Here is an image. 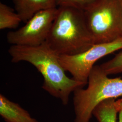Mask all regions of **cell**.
I'll return each instance as SVG.
<instances>
[{
  "label": "cell",
  "mask_w": 122,
  "mask_h": 122,
  "mask_svg": "<svg viewBox=\"0 0 122 122\" xmlns=\"http://www.w3.org/2000/svg\"><path fill=\"white\" fill-rule=\"evenodd\" d=\"M8 52L12 62L24 61L35 67L44 78L43 89L64 105L68 104L71 93L86 86L66 76L59 56L46 42L37 46L12 45Z\"/></svg>",
  "instance_id": "cell-1"
},
{
  "label": "cell",
  "mask_w": 122,
  "mask_h": 122,
  "mask_svg": "<svg viewBox=\"0 0 122 122\" xmlns=\"http://www.w3.org/2000/svg\"><path fill=\"white\" fill-rule=\"evenodd\" d=\"M46 43L59 56L78 54L95 44L87 27L84 11L57 7Z\"/></svg>",
  "instance_id": "cell-2"
},
{
  "label": "cell",
  "mask_w": 122,
  "mask_h": 122,
  "mask_svg": "<svg viewBox=\"0 0 122 122\" xmlns=\"http://www.w3.org/2000/svg\"><path fill=\"white\" fill-rule=\"evenodd\" d=\"M108 76L100 65L94 66L88 77V86L73 92L74 122H90L94 109L101 102L122 96V79Z\"/></svg>",
  "instance_id": "cell-3"
},
{
  "label": "cell",
  "mask_w": 122,
  "mask_h": 122,
  "mask_svg": "<svg viewBox=\"0 0 122 122\" xmlns=\"http://www.w3.org/2000/svg\"><path fill=\"white\" fill-rule=\"evenodd\" d=\"M87 27L95 44L122 38V4L120 0H97L84 11Z\"/></svg>",
  "instance_id": "cell-4"
},
{
  "label": "cell",
  "mask_w": 122,
  "mask_h": 122,
  "mask_svg": "<svg viewBox=\"0 0 122 122\" xmlns=\"http://www.w3.org/2000/svg\"><path fill=\"white\" fill-rule=\"evenodd\" d=\"M122 49V38L112 42L96 44L84 52L72 56H59V60L66 71L75 81L86 85L95 63L103 57Z\"/></svg>",
  "instance_id": "cell-5"
},
{
  "label": "cell",
  "mask_w": 122,
  "mask_h": 122,
  "mask_svg": "<svg viewBox=\"0 0 122 122\" xmlns=\"http://www.w3.org/2000/svg\"><path fill=\"white\" fill-rule=\"evenodd\" d=\"M57 12V7L36 14L24 26L9 32L6 35L8 43L12 45L26 46H37L45 43Z\"/></svg>",
  "instance_id": "cell-6"
},
{
  "label": "cell",
  "mask_w": 122,
  "mask_h": 122,
  "mask_svg": "<svg viewBox=\"0 0 122 122\" xmlns=\"http://www.w3.org/2000/svg\"><path fill=\"white\" fill-rule=\"evenodd\" d=\"M0 115L6 122H39L17 103L0 94Z\"/></svg>",
  "instance_id": "cell-7"
},
{
  "label": "cell",
  "mask_w": 122,
  "mask_h": 122,
  "mask_svg": "<svg viewBox=\"0 0 122 122\" xmlns=\"http://www.w3.org/2000/svg\"><path fill=\"white\" fill-rule=\"evenodd\" d=\"M16 13L26 23L41 11L57 8L55 0H12Z\"/></svg>",
  "instance_id": "cell-8"
},
{
  "label": "cell",
  "mask_w": 122,
  "mask_h": 122,
  "mask_svg": "<svg viewBox=\"0 0 122 122\" xmlns=\"http://www.w3.org/2000/svg\"><path fill=\"white\" fill-rule=\"evenodd\" d=\"M120 108V100L109 99L101 102L94 109L92 115L98 122H117Z\"/></svg>",
  "instance_id": "cell-9"
},
{
  "label": "cell",
  "mask_w": 122,
  "mask_h": 122,
  "mask_svg": "<svg viewBox=\"0 0 122 122\" xmlns=\"http://www.w3.org/2000/svg\"><path fill=\"white\" fill-rule=\"evenodd\" d=\"M21 21L22 20L17 13L7 5L0 2V30L15 29Z\"/></svg>",
  "instance_id": "cell-10"
},
{
  "label": "cell",
  "mask_w": 122,
  "mask_h": 122,
  "mask_svg": "<svg viewBox=\"0 0 122 122\" xmlns=\"http://www.w3.org/2000/svg\"><path fill=\"white\" fill-rule=\"evenodd\" d=\"M108 76L122 73V52L118 53L109 61L100 65Z\"/></svg>",
  "instance_id": "cell-11"
},
{
  "label": "cell",
  "mask_w": 122,
  "mask_h": 122,
  "mask_svg": "<svg viewBox=\"0 0 122 122\" xmlns=\"http://www.w3.org/2000/svg\"><path fill=\"white\" fill-rule=\"evenodd\" d=\"M97 0H55L57 7H70L85 10Z\"/></svg>",
  "instance_id": "cell-12"
},
{
  "label": "cell",
  "mask_w": 122,
  "mask_h": 122,
  "mask_svg": "<svg viewBox=\"0 0 122 122\" xmlns=\"http://www.w3.org/2000/svg\"><path fill=\"white\" fill-rule=\"evenodd\" d=\"M120 108L118 112V122H122V99H120Z\"/></svg>",
  "instance_id": "cell-13"
},
{
  "label": "cell",
  "mask_w": 122,
  "mask_h": 122,
  "mask_svg": "<svg viewBox=\"0 0 122 122\" xmlns=\"http://www.w3.org/2000/svg\"><path fill=\"white\" fill-rule=\"evenodd\" d=\"M121 0V3H122V0Z\"/></svg>",
  "instance_id": "cell-14"
}]
</instances>
